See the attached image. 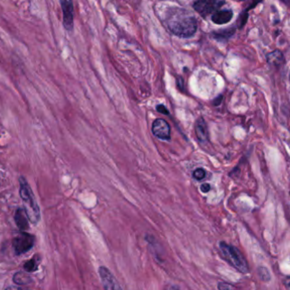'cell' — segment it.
<instances>
[{"label": "cell", "mask_w": 290, "mask_h": 290, "mask_svg": "<svg viewBox=\"0 0 290 290\" xmlns=\"http://www.w3.org/2000/svg\"><path fill=\"white\" fill-rule=\"evenodd\" d=\"M98 274L104 290H122L116 277L106 267L101 266L98 267Z\"/></svg>", "instance_id": "8992f818"}, {"label": "cell", "mask_w": 290, "mask_h": 290, "mask_svg": "<svg viewBox=\"0 0 290 290\" xmlns=\"http://www.w3.org/2000/svg\"><path fill=\"white\" fill-rule=\"evenodd\" d=\"M19 182L21 185L20 194L25 205L24 210L26 211L30 222L37 224L40 220V210H39L38 203L36 201L34 194L30 188L29 184L23 177L20 178Z\"/></svg>", "instance_id": "7a4b0ae2"}, {"label": "cell", "mask_w": 290, "mask_h": 290, "mask_svg": "<svg viewBox=\"0 0 290 290\" xmlns=\"http://www.w3.org/2000/svg\"><path fill=\"white\" fill-rule=\"evenodd\" d=\"M156 110L157 111H159V112L161 113L163 115H167V116L169 115L168 110L163 104H159L158 106H156Z\"/></svg>", "instance_id": "ffe728a7"}, {"label": "cell", "mask_w": 290, "mask_h": 290, "mask_svg": "<svg viewBox=\"0 0 290 290\" xmlns=\"http://www.w3.org/2000/svg\"><path fill=\"white\" fill-rule=\"evenodd\" d=\"M200 190H201V192L204 193H206L209 192L210 190V184H202L201 186H200Z\"/></svg>", "instance_id": "44dd1931"}, {"label": "cell", "mask_w": 290, "mask_h": 290, "mask_svg": "<svg viewBox=\"0 0 290 290\" xmlns=\"http://www.w3.org/2000/svg\"><path fill=\"white\" fill-rule=\"evenodd\" d=\"M35 242V238L32 234L21 233L13 240V248L16 255H20L29 251L33 248Z\"/></svg>", "instance_id": "5b68a950"}, {"label": "cell", "mask_w": 290, "mask_h": 290, "mask_svg": "<svg viewBox=\"0 0 290 290\" xmlns=\"http://www.w3.org/2000/svg\"><path fill=\"white\" fill-rule=\"evenodd\" d=\"M219 248L222 252V256L232 267L243 274L249 273L248 262L240 249L235 246L228 244L226 242H220Z\"/></svg>", "instance_id": "3957f363"}, {"label": "cell", "mask_w": 290, "mask_h": 290, "mask_svg": "<svg viewBox=\"0 0 290 290\" xmlns=\"http://www.w3.org/2000/svg\"><path fill=\"white\" fill-rule=\"evenodd\" d=\"M193 178H195L196 180H203L205 178V176H206V172L203 168H197L193 172Z\"/></svg>", "instance_id": "ac0fdd59"}, {"label": "cell", "mask_w": 290, "mask_h": 290, "mask_svg": "<svg viewBox=\"0 0 290 290\" xmlns=\"http://www.w3.org/2000/svg\"><path fill=\"white\" fill-rule=\"evenodd\" d=\"M5 290H22L21 288L17 287V286H10V287L7 288Z\"/></svg>", "instance_id": "603a6c76"}, {"label": "cell", "mask_w": 290, "mask_h": 290, "mask_svg": "<svg viewBox=\"0 0 290 290\" xmlns=\"http://www.w3.org/2000/svg\"><path fill=\"white\" fill-rule=\"evenodd\" d=\"M13 280L16 285H26L33 282V279L29 274L25 272H18L15 273L13 278Z\"/></svg>", "instance_id": "5bb4252c"}, {"label": "cell", "mask_w": 290, "mask_h": 290, "mask_svg": "<svg viewBox=\"0 0 290 290\" xmlns=\"http://www.w3.org/2000/svg\"><path fill=\"white\" fill-rule=\"evenodd\" d=\"M217 289L218 290H238L237 288L235 287L234 285L228 283H224V282H221L217 285Z\"/></svg>", "instance_id": "d6986e66"}, {"label": "cell", "mask_w": 290, "mask_h": 290, "mask_svg": "<svg viewBox=\"0 0 290 290\" xmlns=\"http://www.w3.org/2000/svg\"><path fill=\"white\" fill-rule=\"evenodd\" d=\"M194 130H195L197 139H198L199 142L204 143L207 141L209 134H208L207 126H206V123L204 122V119L199 118L196 122Z\"/></svg>", "instance_id": "30bf717a"}, {"label": "cell", "mask_w": 290, "mask_h": 290, "mask_svg": "<svg viewBox=\"0 0 290 290\" xmlns=\"http://www.w3.org/2000/svg\"><path fill=\"white\" fill-rule=\"evenodd\" d=\"M267 62L270 65H275V66H280L285 63V58L282 52L279 50H274L271 53H268L267 55Z\"/></svg>", "instance_id": "4fadbf2b"}, {"label": "cell", "mask_w": 290, "mask_h": 290, "mask_svg": "<svg viewBox=\"0 0 290 290\" xmlns=\"http://www.w3.org/2000/svg\"><path fill=\"white\" fill-rule=\"evenodd\" d=\"M248 12L249 11H247V10L242 11L240 16H239V19H238L237 21V27L239 29H242L245 26V24L247 23L248 18H249V13Z\"/></svg>", "instance_id": "e0dca14e"}, {"label": "cell", "mask_w": 290, "mask_h": 290, "mask_svg": "<svg viewBox=\"0 0 290 290\" xmlns=\"http://www.w3.org/2000/svg\"><path fill=\"white\" fill-rule=\"evenodd\" d=\"M63 12V25L71 32L74 27V8L72 0H59Z\"/></svg>", "instance_id": "52a82bcc"}, {"label": "cell", "mask_w": 290, "mask_h": 290, "mask_svg": "<svg viewBox=\"0 0 290 290\" xmlns=\"http://www.w3.org/2000/svg\"><path fill=\"white\" fill-rule=\"evenodd\" d=\"M280 1L287 5H290V0H280Z\"/></svg>", "instance_id": "cb8c5ba5"}, {"label": "cell", "mask_w": 290, "mask_h": 290, "mask_svg": "<svg viewBox=\"0 0 290 290\" xmlns=\"http://www.w3.org/2000/svg\"><path fill=\"white\" fill-rule=\"evenodd\" d=\"M40 259L38 256H34L29 261H27L24 265V269L27 273H33L39 269Z\"/></svg>", "instance_id": "9a60e30c"}, {"label": "cell", "mask_w": 290, "mask_h": 290, "mask_svg": "<svg viewBox=\"0 0 290 290\" xmlns=\"http://www.w3.org/2000/svg\"><path fill=\"white\" fill-rule=\"evenodd\" d=\"M28 220V216L25 210L22 208H19L15 214V222L21 231H27L29 229Z\"/></svg>", "instance_id": "8fae6325"}, {"label": "cell", "mask_w": 290, "mask_h": 290, "mask_svg": "<svg viewBox=\"0 0 290 290\" xmlns=\"http://www.w3.org/2000/svg\"><path fill=\"white\" fill-rule=\"evenodd\" d=\"M236 31V27H231L226 28V29L218 30L211 33V36L214 39L217 41H227L234 35Z\"/></svg>", "instance_id": "7c38bea8"}, {"label": "cell", "mask_w": 290, "mask_h": 290, "mask_svg": "<svg viewBox=\"0 0 290 290\" xmlns=\"http://www.w3.org/2000/svg\"><path fill=\"white\" fill-rule=\"evenodd\" d=\"M234 1H237V2H243V1H245V0H234Z\"/></svg>", "instance_id": "484cf974"}, {"label": "cell", "mask_w": 290, "mask_h": 290, "mask_svg": "<svg viewBox=\"0 0 290 290\" xmlns=\"http://www.w3.org/2000/svg\"><path fill=\"white\" fill-rule=\"evenodd\" d=\"M166 24L170 32L180 39H190L198 30L195 16L181 8L170 9L166 18Z\"/></svg>", "instance_id": "6da1fadb"}, {"label": "cell", "mask_w": 290, "mask_h": 290, "mask_svg": "<svg viewBox=\"0 0 290 290\" xmlns=\"http://www.w3.org/2000/svg\"><path fill=\"white\" fill-rule=\"evenodd\" d=\"M152 133L160 140H171V128L164 119H156L152 124Z\"/></svg>", "instance_id": "ba28073f"}, {"label": "cell", "mask_w": 290, "mask_h": 290, "mask_svg": "<svg viewBox=\"0 0 290 290\" xmlns=\"http://www.w3.org/2000/svg\"><path fill=\"white\" fill-rule=\"evenodd\" d=\"M233 17L234 12L232 9H219L211 15V21L216 25H225L230 22Z\"/></svg>", "instance_id": "9c48e42d"}, {"label": "cell", "mask_w": 290, "mask_h": 290, "mask_svg": "<svg viewBox=\"0 0 290 290\" xmlns=\"http://www.w3.org/2000/svg\"><path fill=\"white\" fill-rule=\"evenodd\" d=\"M258 276L263 282H269L271 280V274L267 267H259L257 268Z\"/></svg>", "instance_id": "2e32d148"}, {"label": "cell", "mask_w": 290, "mask_h": 290, "mask_svg": "<svg viewBox=\"0 0 290 290\" xmlns=\"http://www.w3.org/2000/svg\"><path fill=\"white\" fill-rule=\"evenodd\" d=\"M284 285H285L287 290H290V277L285 278V280H284Z\"/></svg>", "instance_id": "7402d4cb"}, {"label": "cell", "mask_w": 290, "mask_h": 290, "mask_svg": "<svg viewBox=\"0 0 290 290\" xmlns=\"http://www.w3.org/2000/svg\"><path fill=\"white\" fill-rule=\"evenodd\" d=\"M225 3L226 0H197L193 3V8L201 17L206 18L218 11Z\"/></svg>", "instance_id": "277c9868"}, {"label": "cell", "mask_w": 290, "mask_h": 290, "mask_svg": "<svg viewBox=\"0 0 290 290\" xmlns=\"http://www.w3.org/2000/svg\"><path fill=\"white\" fill-rule=\"evenodd\" d=\"M167 290H179V289L177 286H171Z\"/></svg>", "instance_id": "d4e9b609"}]
</instances>
